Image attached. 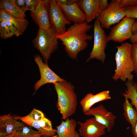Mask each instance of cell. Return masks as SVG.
I'll list each match as a JSON object with an SVG mask.
<instances>
[{
    "label": "cell",
    "mask_w": 137,
    "mask_h": 137,
    "mask_svg": "<svg viewBox=\"0 0 137 137\" xmlns=\"http://www.w3.org/2000/svg\"><path fill=\"white\" fill-rule=\"evenodd\" d=\"M48 15L50 22L58 34H61L66 30V26L71 22L66 18L56 0H49Z\"/></svg>",
    "instance_id": "8"
},
{
    "label": "cell",
    "mask_w": 137,
    "mask_h": 137,
    "mask_svg": "<svg viewBox=\"0 0 137 137\" xmlns=\"http://www.w3.org/2000/svg\"><path fill=\"white\" fill-rule=\"evenodd\" d=\"M132 131L134 137H137V119L134 126L132 128Z\"/></svg>",
    "instance_id": "36"
},
{
    "label": "cell",
    "mask_w": 137,
    "mask_h": 137,
    "mask_svg": "<svg viewBox=\"0 0 137 137\" xmlns=\"http://www.w3.org/2000/svg\"><path fill=\"white\" fill-rule=\"evenodd\" d=\"M15 131L3 137H13Z\"/></svg>",
    "instance_id": "37"
},
{
    "label": "cell",
    "mask_w": 137,
    "mask_h": 137,
    "mask_svg": "<svg viewBox=\"0 0 137 137\" xmlns=\"http://www.w3.org/2000/svg\"><path fill=\"white\" fill-rule=\"evenodd\" d=\"M49 6V0H40L35 10L30 12L32 18L37 24L39 29H47L52 26L48 15Z\"/></svg>",
    "instance_id": "12"
},
{
    "label": "cell",
    "mask_w": 137,
    "mask_h": 137,
    "mask_svg": "<svg viewBox=\"0 0 137 137\" xmlns=\"http://www.w3.org/2000/svg\"><path fill=\"white\" fill-rule=\"evenodd\" d=\"M34 60L38 65L40 74V79L36 82L34 89L36 92L43 85L47 83H55L64 80L55 73L49 67L47 64L43 62L39 55L34 56Z\"/></svg>",
    "instance_id": "9"
},
{
    "label": "cell",
    "mask_w": 137,
    "mask_h": 137,
    "mask_svg": "<svg viewBox=\"0 0 137 137\" xmlns=\"http://www.w3.org/2000/svg\"><path fill=\"white\" fill-rule=\"evenodd\" d=\"M93 27V46L87 61L88 62L91 59H95L104 63L106 56L105 50L109 41L108 36L97 19L94 23Z\"/></svg>",
    "instance_id": "6"
},
{
    "label": "cell",
    "mask_w": 137,
    "mask_h": 137,
    "mask_svg": "<svg viewBox=\"0 0 137 137\" xmlns=\"http://www.w3.org/2000/svg\"><path fill=\"white\" fill-rule=\"evenodd\" d=\"M126 16L137 19V5L125 7Z\"/></svg>",
    "instance_id": "27"
},
{
    "label": "cell",
    "mask_w": 137,
    "mask_h": 137,
    "mask_svg": "<svg viewBox=\"0 0 137 137\" xmlns=\"http://www.w3.org/2000/svg\"><path fill=\"white\" fill-rule=\"evenodd\" d=\"M109 3L107 0H100L99 7L101 12L108 7Z\"/></svg>",
    "instance_id": "34"
},
{
    "label": "cell",
    "mask_w": 137,
    "mask_h": 137,
    "mask_svg": "<svg viewBox=\"0 0 137 137\" xmlns=\"http://www.w3.org/2000/svg\"><path fill=\"white\" fill-rule=\"evenodd\" d=\"M24 124L18 121L11 113L0 117V137H3L16 131Z\"/></svg>",
    "instance_id": "15"
},
{
    "label": "cell",
    "mask_w": 137,
    "mask_h": 137,
    "mask_svg": "<svg viewBox=\"0 0 137 137\" xmlns=\"http://www.w3.org/2000/svg\"><path fill=\"white\" fill-rule=\"evenodd\" d=\"M134 18L126 16L116 25L112 28L108 36L109 41L121 43L130 39L132 33Z\"/></svg>",
    "instance_id": "7"
},
{
    "label": "cell",
    "mask_w": 137,
    "mask_h": 137,
    "mask_svg": "<svg viewBox=\"0 0 137 137\" xmlns=\"http://www.w3.org/2000/svg\"><path fill=\"white\" fill-rule=\"evenodd\" d=\"M92 26L86 22L74 23L64 32L57 34V38L62 41L66 52L70 58L76 59L79 53L87 47V41L91 40L93 38V35L87 33Z\"/></svg>",
    "instance_id": "1"
},
{
    "label": "cell",
    "mask_w": 137,
    "mask_h": 137,
    "mask_svg": "<svg viewBox=\"0 0 137 137\" xmlns=\"http://www.w3.org/2000/svg\"><path fill=\"white\" fill-rule=\"evenodd\" d=\"M125 98L123 105V114L126 120L131 125L132 128L134 126L137 119V111L129 102L128 99Z\"/></svg>",
    "instance_id": "19"
},
{
    "label": "cell",
    "mask_w": 137,
    "mask_h": 137,
    "mask_svg": "<svg viewBox=\"0 0 137 137\" xmlns=\"http://www.w3.org/2000/svg\"><path fill=\"white\" fill-rule=\"evenodd\" d=\"M4 10L9 14L20 18H25V13L21 11L15 3V0H1L0 9Z\"/></svg>",
    "instance_id": "17"
},
{
    "label": "cell",
    "mask_w": 137,
    "mask_h": 137,
    "mask_svg": "<svg viewBox=\"0 0 137 137\" xmlns=\"http://www.w3.org/2000/svg\"><path fill=\"white\" fill-rule=\"evenodd\" d=\"M100 0H80L78 4L84 13L86 22L88 23L97 18L101 12L100 9Z\"/></svg>",
    "instance_id": "14"
},
{
    "label": "cell",
    "mask_w": 137,
    "mask_h": 137,
    "mask_svg": "<svg viewBox=\"0 0 137 137\" xmlns=\"http://www.w3.org/2000/svg\"><path fill=\"white\" fill-rule=\"evenodd\" d=\"M56 1L68 21L78 24L86 22L85 15L79 7L78 2L75 3L70 5H66L61 3L57 0Z\"/></svg>",
    "instance_id": "13"
},
{
    "label": "cell",
    "mask_w": 137,
    "mask_h": 137,
    "mask_svg": "<svg viewBox=\"0 0 137 137\" xmlns=\"http://www.w3.org/2000/svg\"><path fill=\"white\" fill-rule=\"evenodd\" d=\"M62 121L61 124L56 127L58 137H80L79 133L76 130L77 123L73 118H67Z\"/></svg>",
    "instance_id": "16"
},
{
    "label": "cell",
    "mask_w": 137,
    "mask_h": 137,
    "mask_svg": "<svg viewBox=\"0 0 137 137\" xmlns=\"http://www.w3.org/2000/svg\"><path fill=\"white\" fill-rule=\"evenodd\" d=\"M4 21L11 30L14 35L18 37L22 35L17 28L14 24L9 21Z\"/></svg>",
    "instance_id": "31"
},
{
    "label": "cell",
    "mask_w": 137,
    "mask_h": 137,
    "mask_svg": "<svg viewBox=\"0 0 137 137\" xmlns=\"http://www.w3.org/2000/svg\"><path fill=\"white\" fill-rule=\"evenodd\" d=\"M122 6L124 7L137 5V0H120Z\"/></svg>",
    "instance_id": "33"
},
{
    "label": "cell",
    "mask_w": 137,
    "mask_h": 137,
    "mask_svg": "<svg viewBox=\"0 0 137 137\" xmlns=\"http://www.w3.org/2000/svg\"><path fill=\"white\" fill-rule=\"evenodd\" d=\"M131 42L132 43L137 42V21L135 20L132 26Z\"/></svg>",
    "instance_id": "30"
},
{
    "label": "cell",
    "mask_w": 137,
    "mask_h": 137,
    "mask_svg": "<svg viewBox=\"0 0 137 137\" xmlns=\"http://www.w3.org/2000/svg\"><path fill=\"white\" fill-rule=\"evenodd\" d=\"M131 47L132 44L125 42L116 47L117 49L115 56L116 68L112 77L115 81L120 79L124 81L127 80L132 81L133 75L131 73L134 71V63Z\"/></svg>",
    "instance_id": "3"
},
{
    "label": "cell",
    "mask_w": 137,
    "mask_h": 137,
    "mask_svg": "<svg viewBox=\"0 0 137 137\" xmlns=\"http://www.w3.org/2000/svg\"><path fill=\"white\" fill-rule=\"evenodd\" d=\"M0 33L1 38L7 39L13 36L14 35L5 21L0 19Z\"/></svg>",
    "instance_id": "24"
},
{
    "label": "cell",
    "mask_w": 137,
    "mask_h": 137,
    "mask_svg": "<svg viewBox=\"0 0 137 137\" xmlns=\"http://www.w3.org/2000/svg\"><path fill=\"white\" fill-rule=\"evenodd\" d=\"M84 114L88 116H94L98 122L105 127L108 132L112 130L116 118L115 115L108 111L102 104L91 108L89 111Z\"/></svg>",
    "instance_id": "10"
},
{
    "label": "cell",
    "mask_w": 137,
    "mask_h": 137,
    "mask_svg": "<svg viewBox=\"0 0 137 137\" xmlns=\"http://www.w3.org/2000/svg\"><path fill=\"white\" fill-rule=\"evenodd\" d=\"M79 133L82 137H100L106 133L105 127L94 117L87 119L84 122H78Z\"/></svg>",
    "instance_id": "11"
},
{
    "label": "cell",
    "mask_w": 137,
    "mask_h": 137,
    "mask_svg": "<svg viewBox=\"0 0 137 137\" xmlns=\"http://www.w3.org/2000/svg\"><path fill=\"white\" fill-rule=\"evenodd\" d=\"M80 104L82 107L84 114L88 112L92 106L95 104L94 95L91 93H89L81 100Z\"/></svg>",
    "instance_id": "23"
},
{
    "label": "cell",
    "mask_w": 137,
    "mask_h": 137,
    "mask_svg": "<svg viewBox=\"0 0 137 137\" xmlns=\"http://www.w3.org/2000/svg\"><path fill=\"white\" fill-rule=\"evenodd\" d=\"M125 10L120 0H112L108 7L100 13L96 19L100 22L103 29H109L111 25L118 23L126 16Z\"/></svg>",
    "instance_id": "5"
},
{
    "label": "cell",
    "mask_w": 137,
    "mask_h": 137,
    "mask_svg": "<svg viewBox=\"0 0 137 137\" xmlns=\"http://www.w3.org/2000/svg\"><path fill=\"white\" fill-rule=\"evenodd\" d=\"M95 104L106 100L110 99L111 97L109 90L104 91L97 94L94 95Z\"/></svg>",
    "instance_id": "25"
},
{
    "label": "cell",
    "mask_w": 137,
    "mask_h": 137,
    "mask_svg": "<svg viewBox=\"0 0 137 137\" xmlns=\"http://www.w3.org/2000/svg\"><path fill=\"white\" fill-rule=\"evenodd\" d=\"M61 3L66 5H72L76 2H78L77 0H57Z\"/></svg>",
    "instance_id": "35"
},
{
    "label": "cell",
    "mask_w": 137,
    "mask_h": 137,
    "mask_svg": "<svg viewBox=\"0 0 137 137\" xmlns=\"http://www.w3.org/2000/svg\"><path fill=\"white\" fill-rule=\"evenodd\" d=\"M15 3L18 8L23 12L25 13L28 10L25 0H15Z\"/></svg>",
    "instance_id": "32"
},
{
    "label": "cell",
    "mask_w": 137,
    "mask_h": 137,
    "mask_svg": "<svg viewBox=\"0 0 137 137\" xmlns=\"http://www.w3.org/2000/svg\"><path fill=\"white\" fill-rule=\"evenodd\" d=\"M13 118L16 120H20L26 124L36 128L38 131L42 134L43 136L45 137H51L54 136L42 127L40 121L33 120L28 115L23 117L17 116Z\"/></svg>",
    "instance_id": "20"
},
{
    "label": "cell",
    "mask_w": 137,
    "mask_h": 137,
    "mask_svg": "<svg viewBox=\"0 0 137 137\" xmlns=\"http://www.w3.org/2000/svg\"><path fill=\"white\" fill-rule=\"evenodd\" d=\"M58 96L56 107L62 118L65 120L75 113L77 105V97L74 87L64 80L54 84Z\"/></svg>",
    "instance_id": "2"
},
{
    "label": "cell",
    "mask_w": 137,
    "mask_h": 137,
    "mask_svg": "<svg viewBox=\"0 0 137 137\" xmlns=\"http://www.w3.org/2000/svg\"><path fill=\"white\" fill-rule=\"evenodd\" d=\"M27 115L33 120L37 121H40L45 117L41 111L35 109H33Z\"/></svg>",
    "instance_id": "26"
},
{
    "label": "cell",
    "mask_w": 137,
    "mask_h": 137,
    "mask_svg": "<svg viewBox=\"0 0 137 137\" xmlns=\"http://www.w3.org/2000/svg\"><path fill=\"white\" fill-rule=\"evenodd\" d=\"M51 137H58V136L57 135H56Z\"/></svg>",
    "instance_id": "38"
},
{
    "label": "cell",
    "mask_w": 137,
    "mask_h": 137,
    "mask_svg": "<svg viewBox=\"0 0 137 137\" xmlns=\"http://www.w3.org/2000/svg\"><path fill=\"white\" fill-rule=\"evenodd\" d=\"M127 89L122 94L124 97L131 101V104L134 106L137 111V84L132 81H128L126 83Z\"/></svg>",
    "instance_id": "21"
},
{
    "label": "cell",
    "mask_w": 137,
    "mask_h": 137,
    "mask_svg": "<svg viewBox=\"0 0 137 137\" xmlns=\"http://www.w3.org/2000/svg\"><path fill=\"white\" fill-rule=\"evenodd\" d=\"M0 19L9 21L14 24L22 34L29 24L25 18H20L13 16L6 12L4 10L0 9Z\"/></svg>",
    "instance_id": "18"
},
{
    "label": "cell",
    "mask_w": 137,
    "mask_h": 137,
    "mask_svg": "<svg viewBox=\"0 0 137 137\" xmlns=\"http://www.w3.org/2000/svg\"><path fill=\"white\" fill-rule=\"evenodd\" d=\"M131 52L134 63V71L137 77V42L132 44Z\"/></svg>",
    "instance_id": "28"
},
{
    "label": "cell",
    "mask_w": 137,
    "mask_h": 137,
    "mask_svg": "<svg viewBox=\"0 0 137 137\" xmlns=\"http://www.w3.org/2000/svg\"><path fill=\"white\" fill-rule=\"evenodd\" d=\"M57 34L52 25L48 29H39L37 36L33 40V46L40 51L46 64L51 54L58 48Z\"/></svg>",
    "instance_id": "4"
},
{
    "label": "cell",
    "mask_w": 137,
    "mask_h": 137,
    "mask_svg": "<svg viewBox=\"0 0 137 137\" xmlns=\"http://www.w3.org/2000/svg\"><path fill=\"white\" fill-rule=\"evenodd\" d=\"M39 132L33 130L31 127L24 125L20 127L15 131L13 137H42Z\"/></svg>",
    "instance_id": "22"
},
{
    "label": "cell",
    "mask_w": 137,
    "mask_h": 137,
    "mask_svg": "<svg viewBox=\"0 0 137 137\" xmlns=\"http://www.w3.org/2000/svg\"><path fill=\"white\" fill-rule=\"evenodd\" d=\"M40 0H25L26 7L28 10L30 12L34 11L36 8Z\"/></svg>",
    "instance_id": "29"
}]
</instances>
